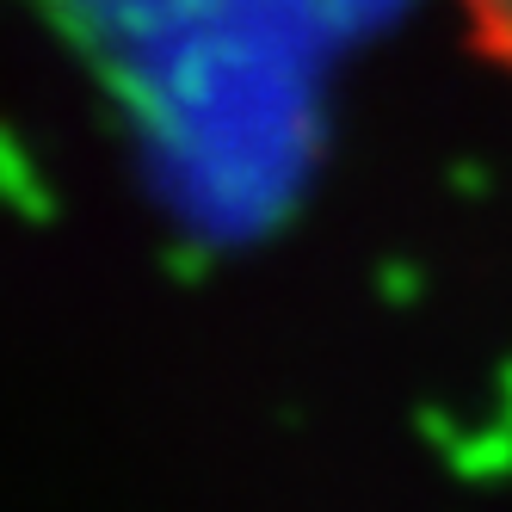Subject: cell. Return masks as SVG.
Masks as SVG:
<instances>
[{
    "instance_id": "1",
    "label": "cell",
    "mask_w": 512,
    "mask_h": 512,
    "mask_svg": "<svg viewBox=\"0 0 512 512\" xmlns=\"http://www.w3.org/2000/svg\"><path fill=\"white\" fill-rule=\"evenodd\" d=\"M451 13L463 25V44L482 56L494 75L512 81V0H451Z\"/></svg>"
}]
</instances>
